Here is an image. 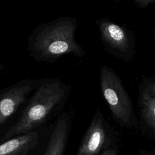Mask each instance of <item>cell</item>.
I'll use <instances>...</instances> for the list:
<instances>
[{
  "instance_id": "obj_4",
  "label": "cell",
  "mask_w": 155,
  "mask_h": 155,
  "mask_svg": "<svg viewBox=\"0 0 155 155\" xmlns=\"http://www.w3.org/2000/svg\"><path fill=\"white\" fill-rule=\"evenodd\" d=\"M95 22L105 50L119 59L131 61L136 53L134 33L125 25L117 24L108 18H100Z\"/></svg>"
},
{
  "instance_id": "obj_7",
  "label": "cell",
  "mask_w": 155,
  "mask_h": 155,
  "mask_svg": "<svg viewBox=\"0 0 155 155\" xmlns=\"http://www.w3.org/2000/svg\"><path fill=\"white\" fill-rule=\"evenodd\" d=\"M41 135L35 130L8 139L0 144V155H38Z\"/></svg>"
},
{
  "instance_id": "obj_2",
  "label": "cell",
  "mask_w": 155,
  "mask_h": 155,
  "mask_svg": "<svg viewBox=\"0 0 155 155\" xmlns=\"http://www.w3.org/2000/svg\"><path fill=\"white\" fill-rule=\"evenodd\" d=\"M71 87L59 79H42L17 121L4 134L2 140L35 130L65 104Z\"/></svg>"
},
{
  "instance_id": "obj_11",
  "label": "cell",
  "mask_w": 155,
  "mask_h": 155,
  "mask_svg": "<svg viewBox=\"0 0 155 155\" xmlns=\"http://www.w3.org/2000/svg\"><path fill=\"white\" fill-rule=\"evenodd\" d=\"M134 4L139 8H144L151 5L155 4V0H134Z\"/></svg>"
},
{
  "instance_id": "obj_14",
  "label": "cell",
  "mask_w": 155,
  "mask_h": 155,
  "mask_svg": "<svg viewBox=\"0 0 155 155\" xmlns=\"http://www.w3.org/2000/svg\"><path fill=\"white\" fill-rule=\"evenodd\" d=\"M154 44H155V27L154 28Z\"/></svg>"
},
{
  "instance_id": "obj_6",
  "label": "cell",
  "mask_w": 155,
  "mask_h": 155,
  "mask_svg": "<svg viewBox=\"0 0 155 155\" xmlns=\"http://www.w3.org/2000/svg\"><path fill=\"white\" fill-rule=\"evenodd\" d=\"M42 79H24L0 90V128L29 100Z\"/></svg>"
},
{
  "instance_id": "obj_12",
  "label": "cell",
  "mask_w": 155,
  "mask_h": 155,
  "mask_svg": "<svg viewBox=\"0 0 155 155\" xmlns=\"http://www.w3.org/2000/svg\"><path fill=\"white\" fill-rule=\"evenodd\" d=\"M99 155H118L116 148L112 147L102 151Z\"/></svg>"
},
{
  "instance_id": "obj_5",
  "label": "cell",
  "mask_w": 155,
  "mask_h": 155,
  "mask_svg": "<svg viewBox=\"0 0 155 155\" xmlns=\"http://www.w3.org/2000/svg\"><path fill=\"white\" fill-rule=\"evenodd\" d=\"M114 139V130L97 109L81 140L76 155H99L110 148Z\"/></svg>"
},
{
  "instance_id": "obj_3",
  "label": "cell",
  "mask_w": 155,
  "mask_h": 155,
  "mask_svg": "<svg viewBox=\"0 0 155 155\" xmlns=\"http://www.w3.org/2000/svg\"><path fill=\"white\" fill-rule=\"evenodd\" d=\"M99 84L101 94L115 122L123 127H137L138 120L131 98L119 75L111 68L102 65L100 68Z\"/></svg>"
},
{
  "instance_id": "obj_1",
  "label": "cell",
  "mask_w": 155,
  "mask_h": 155,
  "mask_svg": "<svg viewBox=\"0 0 155 155\" xmlns=\"http://www.w3.org/2000/svg\"><path fill=\"white\" fill-rule=\"evenodd\" d=\"M76 19L61 17L39 24L27 41L29 54L36 61L53 63L61 57L72 54L82 58L85 51L77 42Z\"/></svg>"
},
{
  "instance_id": "obj_15",
  "label": "cell",
  "mask_w": 155,
  "mask_h": 155,
  "mask_svg": "<svg viewBox=\"0 0 155 155\" xmlns=\"http://www.w3.org/2000/svg\"><path fill=\"white\" fill-rule=\"evenodd\" d=\"M144 155H155V153H148V154H145Z\"/></svg>"
},
{
  "instance_id": "obj_13",
  "label": "cell",
  "mask_w": 155,
  "mask_h": 155,
  "mask_svg": "<svg viewBox=\"0 0 155 155\" xmlns=\"http://www.w3.org/2000/svg\"><path fill=\"white\" fill-rule=\"evenodd\" d=\"M4 69V66L0 64V71H1L2 70Z\"/></svg>"
},
{
  "instance_id": "obj_8",
  "label": "cell",
  "mask_w": 155,
  "mask_h": 155,
  "mask_svg": "<svg viewBox=\"0 0 155 155\" xmlns=\"http://www.w3.org/2000/svg\"><path fill=\"white\" fill-rule=\"evenodd\" d=\"M70 117L66 112L58 117L44 155H63L70 130Z\"/></svg>"
},
{
  "instance_id": "obj_9",
  "label": "cell",
  "mask_w": 155,
  "mask_h": 155,
  "mask_svg": "<svg viewBox=\"0 0 155 155\" xmlns=\"http://www.w3.org/2000/svg\"><path fill=\"white\" fill-rule=\"evenodd\" d=\"M139 121L138 124L143 131L155 135V97L140 84L138 91Z\"/></svg>"
},
{
  "instance_id": "obj_10",
  "label": "cell",
  "mask_w": 155,
  "mask_h": 155,
  "mask_svg": "<svg viewBox=\"0 0 155 155\" xmlns=\"http://www.w3.org/2000/svg\"><path fill=\"white\" fill-rule=\"evenodd\" d=\"M141 84L151 95L155 97V75L150 77H143Z\"/></svg>"
}]
</instances>
